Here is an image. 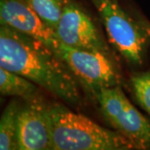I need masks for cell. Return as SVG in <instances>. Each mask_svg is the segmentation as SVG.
<instances>
[{
  "mask_svg": "<svg viewBox=\"0 0 150 150\" xmlns=\"http://www.w3.org/2000/svg\"><path fill=\"white\" fill-rule=\"evenodd\" d=\"M0 67L26 78L69 104L80 103V83L59 54L6 24L0 26Z\"/></svg>",
  "mask_w": 150,
  "mask_h": 150,
  "instance_id": "cell-1",
  "label": "cell"
},
{
  "mask_svg": "<svg viewBox=\"0 0 150 150\" xmlns=\"http://www.w3.org/2000/svg\"><path fill=\"white\" fill-rule=\"evenodd\" d=\"M53 150H132L129 140L62 103L49 104Z\"/></svg>",
  "mask_w": 150,
  "mask_h": 150,
  "instance_id": "cell-2",
  "label": "cell"
},
{
  "mask_svg": "<svg viewBox=\"0 0 150 150\" xmlns=\"http://www.w3.org/2000/svg\"><path fill=\"white\" fill-rule=\"evenodd\" d=\"M102 21L108 42L126 62L141 65L150 36L139 20L129 14L119 0H91Z\"/></svg>",
  "mask_w": 150,
  "mask_h": 150,
  "instance_id": "cell-3",
  "label": "cell"
},
{
  "mask_svg": "<svg viewBox=\"0 0 150 150\" xmlns=\"http://www.w3.org/2000/svg\"><path fill=\"white\" fill-rule=\"evenodd\" d=\"M91 93L103 116L115 131L137 150L150 149V122L131 103L121 85L101 88Z\"/></svg>",
  "mask_w": 150,
  "mask_h": 150,
  "instance_id": "cell-4",
  "label": "cell"
},
{
  "mask_svg": "<svg viewBox=\"0 0 150 150\" xmlns=\"http://www.w3.org/2000/svg\"><path fill=\"white\" fill-rule=\"evenodd\" d=\"M55 52L68 65L79 83L90 93L101 88L121 85V73L112 56L72 48L61 41Z\"/></svg>",
  "mask_w": 150,
  "mask_h": 150,
  "instance_id": "cell-5",
  "label": "cell"
},
{
  "mask_svg": "<svg viewBox=\"0 0 150 150\" xmlns=\"http://www.w3.org/2000/svg\"><path fill=\"white\" fill-rule=\"evenodd\" d=\"M59 40L70 47L112 56V51L85 10L74 0H65L55 29Z\"/></svg>",
  "mask_w": 150,
  "mask_h": 150,
  "instance_id": "cell-6",
  "label": "cell"
},
{
  "mask_svg": "<svg viewBox=\"0 0 150 150\" xmlns=\"http://www.w3.org/2000/svg\"><path fill=\"white\" fill-rule=\"evenodd\" d=\"M17 140L18 150H53L49 104L41 95L19 108Z\"/></svg>",
  "mask_w": 150,
  "mask_h": 150,
  "instance_id": "cell-7",
  "label": "cell"
},
{
  "mask_svg": "<svg viewBox=\"0 0 150 150\" xmlns=\"http://www.w3.org/2000/svg\"><path fill=\"white\" fill-rule=\"evenodd\" d=\"M1 24H6L18 32L32 37L54 51L60 43L57 33L49 27L24 0H1Z\"/></svg>",
  "mask_w": 150,
  "mask_h": 150,
  "instance_id": "cell-8",
  "label": "cell"
},
{
  "mask_svg": "<svg viewBox=\"0 0 150 150\" xmlns=\"http://www.w3.org/2000/svg\"><path fill=\"white\" fill-rule=\"evenodd\" d=\"M38 87L21 75L0 68V92L2 95L18 97L28 101L41 95Z\"/></svg>",
  "mask_w": 150,
  "mask_h": 150,
  "instance_id": "cell-9",
  "label": "cell"
},
{
  "mask_svg": "<svg viewBox=\"0 0 150 150\" xmlns=\"http://www.w3.org/2000/svg\"><path fill=\"white\" fill-rule=\"evenodd\" d=\"M16 101L10 102L0 118V149H18V114L19 110Z\"/></svg>",
  "mask_w": 150,
  "mask_h": 150,
  "instance_id": "cell-10",
  "label": "cell"
},
{
  "mask_svg": "<svg viewBox=\"0 0 150 150\" xmlns=\"http://www.w3.org/2000/svg\"><path fill=\"white\" fill-rule=\"evenodd\" d=\"M49 27L56 29L65 0H24Z\"/></svg>",
  "mask_w": 150,
  "mask_h": 150,
  "instance_id": "cell-11",
  "label": "cell"
},
{
  "mask_svg": "<svg viewBox=\"0 0 150 150\" xmlns=\"http://www.w3.org/2000/svg\"><path fill=\"white\" fill-rule=\"evenodd\" d=\"M130 82L136 101L150 116V70L134 74Z\"/></svg>",
  "mask_w": 150,
  "mask_h": 150,
  "instance_id": "cell-12",
  "label": "cell"
},
{
  "mask_svg": "<svg viewBox=\"0 0 150 150\" xmlns=\"http://www.w3.org/2000/svg\"><path fill=\"white\" fill-rule=\"evenodd\" d=\"M139 22L141 23V24H142V26L143 28L145 29V31L148 33V34L150 36V23L144 17H139V18H138Z\"/></svg>",
  "mask_w": 150,
  "mask_h": 150,
  "instance_id": "cell-13",
  "label": "cell"
}]
</instances>
